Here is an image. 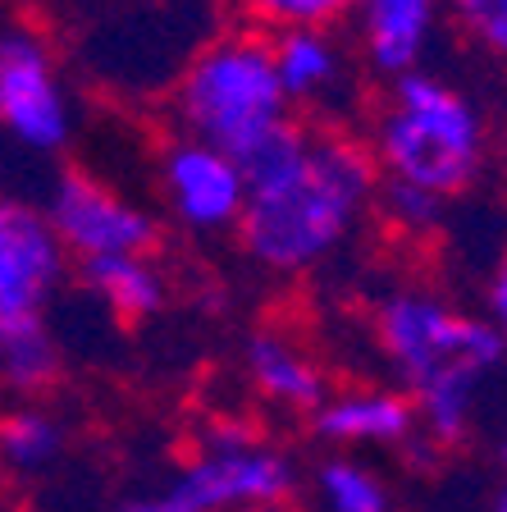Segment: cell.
<instances>
[{"label":"cell","mask_w":507,"mask_h":512,"mask_svg":"<svg viewBox=\"0 0 507 512\" xmlns=\"http://www.w3.org/2000/svg\"><path fill=\"white\" fill-rule=\"evenodd\" d=\"M238 165L247 179L238 238L270 275L325 266L357 234L380 188V170L357 138L302 119L284 124Z\"/></svg>","instance_id":"1"},{"label":"cell","mask_w":507,"mask_h":512,"mask_svg":"<svg viewBox=\"0 0 507 512\" xmlns=\"http://www.w3.org/2000/svg\"><path fill=\"white\" fill-rule=\"evenodd\" d=\"M375 343L407 394L421 439L448 448L480 426L507 352L485 316L453 307L425 288H393L375 307Z\"/></svg>","instance_id":"2"},{"label":"cell","mask_w":507,"mask_h":512,"mask_svg":"<svg viewBox=\"0 0 507 512\" xmlns=\"http://www.w3.org/2000/svg\"><path fill=\"white\" fill-rule=\"evenodd\" d=\"M370 160L380 179L412 183L434 197H457L476 183L489 151L485 110L430 69L389 83V101L370 128Z\"/></svg>","instance_id":"3"},{"label":"cell","mask_w":507,"mask_h":512,"mask_svg":"<svg viewBox=\"0 0 507 512\" xmlns=\"http://www.w3.org/2000/svg\"><path fill=\"white\" fill-rule=\"evenodd\" d=\"M174 124L183 138H197L233 160H247L261 142L293 124V106L270 55V32L243 28L201 46L174 87Z\"/></svg>","instance_id":"4"},{"label":"cell","mask_w":507,"mask_h":512,"mask_svg":"<svg viewBox=\"0 0 507 512\" xmlns=\"http://www.w3.org/2000/svg\"><path fill=\"white\" fill-rule=\"evenodd\" d=\"M293 490L297 467L284 448L252 421L224 416L201 430L188 462L165 485L133 499L124 512H243L288 503Z\"/></svg>","instance_id":"5"},{"label":"cell","mask_w":507,"mask_h":512,"mask_svg":"<svg viewBox=\"0 0 507 512\" xmlns=\"http://www.w3.org/2000/svg\"><path fill=\"white\" fill-rule=\"evenodd\" d=\"M64 247L42 211L10 202L0 215V348L51 334V298L64 279Z\"/></svg>","instance_id":"6"},{"label":"cell","mask_w":507,"mask_h":512,"mask_svg":"<svg viewBox=\"0 0 507 512\" xmlns=\"http://www.w3.org/2000/svg\"><path fill=\"white\" fill-rule=\"evenodd\" d=\"M46 224L64 256H147L156 247V220L124 192L87 170H64L46 197Z\"/></svg>","instance_id":"7"},{"label":"cell","mask_w":507,"mask_h":512,"mask_svg":"<svg viewBox=\"0 0 507 512\" xmlns=\"http://www.w3.org/2000/svg\"><path fill=\"white\" fill-rule=\"evenodd\" d=\"M0 128L32 151H60L74 133L69 92L37 32H0Z\"/></svg>","instance_id":"8"},{"label":"cell","mask_w":507,"mask_h":512,"mask_svg":"<svg viewBox=\"0 0 507 512\" xmlns=\"http://www.w3.org/2000/svg\"><path fill=\"white\" fill-rule=\"evenodd\" d=\"M160 192L169 211L192 234H224L238 229L247 202L243 165L197 138H174L160 151Z\"/></svg>","instance_id":"9"},{"label":"cell","mask_w":507,"mask_h":512,"mask_svg":"<svg viewBox=\"0 0 507 512\" xmlns=\"http://www.w3.org/2000/svg\"><path fill=\"white\" fill-rule=\"evenodd\" d=\"M311 430L338 448H402L421 439L412 403L393 384H357L325 394V403L311 412Z\"/></svg>","instance_id":"10"},{"label":"cell","mask_w":507,"mask_h":512,"mask_svg":"<svg viewBox=\"0 0 507 512\" xmlns=\"http://www.w3.org/2000/svg\"><path fill=\"white\" fill-rule=\"evenodd\" d=\"M434 23H439V0H357L361 55L389 83L421 69Z\"/></svg>","instance_id":"11"},{"label":"cell","mask_w":507,"mask_h":512,"mask_svg":"<svg viewBox=\"0 0 507 512\" xmlns=\"http://www.w3.org/2000/svg\"><path fill=\"white\" fill-rule=\"evenodd\" d=\"M243 371H247V384L256 389V398H265V403L279 407V412L311 416L329 394V380L316 357L297 339L275 334V330H261L247 339Z\"/></svg>","instance_id":"12"},{"label":"cell","mask_w":507,"mask_h":512,"mask_svg":"<svg viewBox=\"0 0 507 512\" xmlns=\"http://www.w3.org/2000/svg\"><path fill=\"white\" fill-rule=\"evenodd\" d=\"M275 74L284 83L288 106H320L343 83V46L329 28H284L270 32Z\"/></svg>","instance_id":"13"},{"label":"cell","mask_w":507,"mask_h":512,"mask_svg":"<svg viewBox=\"0 0 507 512\" xmlns=\"http://www.w3.org/2000/svg\"><path fill=\"white\" fill-rule=\"evenodd\" d=\"M83 288L128 325L151 320L165 307V279L147 256H92L83 261Z\"/></svg>","instance_id":"14"},{"label":"cell","mask_w":507,"mask_h":512,"mask_svg":"<svg viewBox=\"0 0 507 512\" xmlns=\"http://www.w3.org/2000/svg\"><path fill=\"white\" fill-rule=\"evenodd\" d=\"M69 448V430L55 412L46 407H5L0 412V471H10L19 480L46 476Z\"/></svg>","instance_id":"15"},{"label":"cell","mask_w":507,"mask_h":512,"mask_svg":"<svg viewBox=\"0 0 507 512\" xmlns=\"http://www.w3.org/2000/svg\"><path fill=\"white\" fill-rule=\"evenodd\" d=\"M311 494L320 512H393V494L370 462L352 453H329L311 471Z\"/></svg>","instance_id":"16"},{"label":"cell","mask_w":507,"mask_h":512,"mask_svg":"<svg viewBox=\"0 0 507 512\" xmlns=\"http://www.w3.org/2000/svg\"><path fill=\"white\" fill-rule=\"evenodd\" d=\"M375 206H380V215L398 229V234L407 238H425L439 229V220H444V197H434V192H421L412 188V183H393V179H380V188H375Z\"/></svg>","instance_id":"17"},{"label":"cell","mask_w":507,"mask_h":512,"mask_svg":"<svg viewBox=\"0 0 507 512\" xmlns=\"http://www.w3.org/2000/svg\"><path fill=\"white\" fill-rule=\"evenodd\" d=\"M247 19L261 32H284V28H329L348 10H357V0H238Z\"/></svg>","instance_id":"18"},{"label":"cell","mask_w":507,"mask_h":512,"mask_svg":"<svg viewBox=\"0 0 507 512\" xmlns=\"http://www.w3.org/2000/svg\"><path fill=\"white\" fill-rule=\"evenodd\" d=\"M448 10L466 42L507 69V0H448Z\"/></svg>","instance_id":"19"},{"label":"cell","mask_w":507,"mask_h":512,"mask_svg":"<svg viewBox=\"0 0 507 512\" xmlns=\"http://www.w3.org/2000/svg\"><path fill=\"white\" fill-rule=\"evenodd\" d=\"M485 320L498 330V339H503V352H507V256L498 261L494 275H489V288H485Z\"/></svg>","instance_id":"20"},{"label":"cell","mask_w":507,"mask_h":512,"mask_svg":"<svg viewBox=\"0 0 507 512\" xmlns=\"http://www.w3.org/2000/svg\"><path fill=\"white\" fill-rule=\"evenodd\" d=\"M480 512H507V480L498 485V490H489V499H485V508Z\"/></svg>","instance_id":"21"},{"label":"cell","mask_w":507,"mask_h":512,"mask_svg":"<svg viewBox=\"0 0 507 512\" xmlns=\"http://www.w3.org/2000/svg\"><path fill=\"white\" fill-rule=\"evenodd\" d=\"M243 512H297L293 503H261V508H243Z\"/></svg>","instance_id":"22"},{"label":"cell","mask_w":507,"mask_h":512,"mask_svg":"<svg viewBox=\"0 0 507 512\" xmlns=\"http://www.w3.org/2000/svg\"><path fill=\"white\" fill-rule=\"evenodd\" d=\"M498 467H503V476H507V435H503V444H498Z\"/></svg>","instance_id":"23"},{"label":"cell","mask_w":507,"mask_h":512,"mask_svg":"<svg viewBox=\"0 0 507 512\" xmlns=\"http://www.w3.org/2000/svg\"><path fill=\"white\" fill-rule=\"evenodd\" d=\"M14 202V197H5V192H0V215H5V206H10Z\"/></svg>","instance_id":"24"}]
</instances>
